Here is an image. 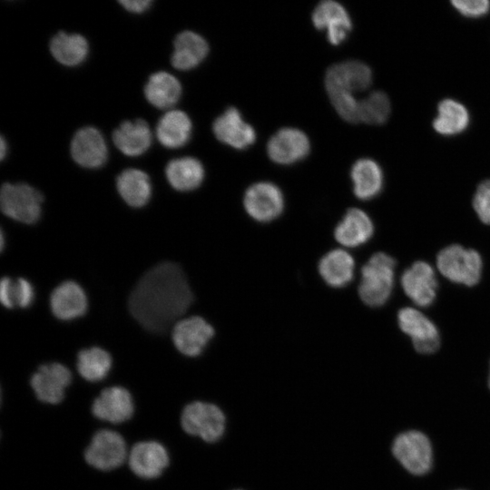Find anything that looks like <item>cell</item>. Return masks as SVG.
Segmentation results:
<instances>
[{
    "instance_id": "obj_35",
    "label": "cell",
    "mask_w": 490,
    "mask_h": 490,
    "mask_svg": "<svg viewBox=\"0 0 490 490\" xmlns=\"http://www.w3.org/2000/svg\"><path fill=\"white\" fill-rule=\"evenodd\" d=\"M328 97L338 113L347 122H359V101L353 93L346 91L329 92Z\"/></svg>"
},
{
    "instance_id": "obj_7",
    "label": "cell",
    "mask_w": 490,
    "mask_h": 490,
    "mask_svg": "<svg viewBox=\"0 0 490 490\" xmlns=\"http://www.w3.org/2000/svg\"><path fill=\"white\" fill-rule=\"evenodd\" d=\"M72 383L71 369L60 362L40 365L28 380L34 398L42 405L52 407L65 400Z\"/></svg>"
},
{
    "instance_id": "obj_30",
    "label": "cell",
    "mask_w": 490,
    "mask_h": 490,
    "mask_svg": "<svg viewBox=\"0 0 490 490\" xmlns=\"http://www.w3.org/2000/svg\"><path fill=\"white\" fill-rule=\"evenodd\" d=\"M49 48L58 63L70 67L81 64L89 52L88 42L83 35L63 31L52 37Z\"/></svg>"
},
{
    "instance_id": "obj_10",
    "label": "cell",
    "mask_w": 490,
    "mask_h": 490,
    "mask_svg": "<svg viewBox=\"0 0 490 490\" xmlns=\"http://www.w3.org/2000/svg\"><path fill=\"white\" fill-rule=\"evenodd\" d=\"M392 452L400 464L414 475H424L432 466L430 441L419 431H407L398 435L393 442Z\"/></svg>"
},
{
    "instance_id": "obj_32",
    "label": "cell",
    "mask_w": 490,
    "mask_h": 490,
    "mask_svg": "<svg viewBox=\"0 0 490 490\" xmlns=\"http://www.w3.org/2000/svg\"><path fill=\"white\" fill-rule=\"evenodd\" d=\"M469 122V113L464 104L453 99H444L438 103L433 127L441 135L452 136L464 132Z\"/></svg>"
},
{
    "instance_id": "obj_14",
    "label": "cell",
    "mask_w": 490,
    "mask_h": 490,
    "mask_svg": "<svg viewBox=\"0 0 490 490\" xmlns=\"http://www.w3.org/2000/svg\"><path fill=\"white\" fill-rule=\"evenodd\" d=\"M401 286L405 294L418 307L430 306L437 290L434 269L426 261L418 260L406 269L401 275Z\"/></svg>"
},
{
    "instance_id": "obj_11",
    "label": "cell",
    "mask_w": 490,
    "mask_h": 490,
    "mask_svg": "<svg viewBox=\"0 0 490 490\" xmlns=\"http://www.w3.org/2000/svg\"><path fill=\"white\" fill-rule=\"evenodd\" d=\"M243 206L251 219L267 223L281 215L284 210V197L274 183L260 181L246 190Z\"/></svg>"
},
{
    "instance_id": "obj_1",
    "label": "cell",
    "mask_w": 490,
    "mask_h": 490,
    "mask_svg": "<svg viewBox=\"0 0 490 490\" xmlns=\"http://www.w3.org/2000/svg\"><path fill=\"white\" fill-rule=\"evenodd\" d=\"M193 299L182 269L164 261L142 275L129 297L128 307L145 329L162 333L188 310Z\"/></svg>"
},
{
    "instance_id": "obj_12",
    "label": "cell",
    "mask_w": 490,
    "mask_h": 490,
    "mask_svg": "<svg viewBox=\"0 0 490 490\" xmlns=\"http://www.w3.org/2000/svg\"><path fill=\"white\" fill-rule=\"evenodd\" d=\"M400 329L412 341L414 348L421 354H432L440 346V335L436 326L420 310L405 307L397 312Z\"/></svg>"
},
{
    "instance_id": "obj_31",
    "label": "cell",
    "mask_w": 490,
    "mask_h": 490,
    "mask_svg": "<svg viewBox=\"0 0 490 490\" xmlns=\"http://www.w3.org/2000/svg\"><path fill=\"white\" fill-rule=\"evenodd\" d=\"M75 366L79 376L84 381L99 383L108 377L113 366V359L105 349L92 347L78 352Z\"/></svg>"
},
{
    "instance_id": "obj_18",
    "label": "cell",
    "mask_w": 490,
    "mask_h": 490,
    "mask_svg": "<svg viewBox=\"0 0 490 490\" xmlns=\"http://www.w3.org/2000/svg\"><path fill=\"white\" fill-rule=\"evenodd\" d=\"M312 21L316 28L328 31V39L334 45L343 42L352 28L347 10L333 0L320 2L312 13Z\"/></svg>"
},
{
    "instance_id": "obj_15",
    "label": "cell",
    "mask_w": 490,
    "mask_h": 490,
    "mask_svg": "<svg viewBox=\"0 0 490 490\" xmlns=\"http://www.w3.org/2000/svg\"><path fill=\"white\" fill-rule=\"evenodd\" d=\"M70 152L78 165L88 169L100 168L108 159L106 142L101 132L93 126L81 128L74 133Z\"/></svg>"
},
{
    "instance_id": "obj_37",
    "label": "cell",
    "mask_w": 490,
    "mask_h": 490,
    "mask_svg": "<svg viewBox=\"0 0 490 490\" xmlns=\"http://www.w3.org/2000/svg\"><path fill=\"white\" fill-rule=\"evenodd\" d=\"M451 4L459 14L470 18L484 16L490 11L488 0H455Z\"/></svg>"
},
{
    "instance_id": "obj_20",
    "label": "cell",
    "mask_w": 490,
    "mask_h": 490,
    "mask_svg": "<svg viewBox=\"0 0 490 490\" xmlns=\"http://www.w3.org/2000/svg\"><path fill=\"white\" fill-rule=\"evenodd\" d=\"M87 297L82 287L74 281H64L51 293L50 309L61 320H72L85 314Z\"/></svg>"
},
{
    "instance_id": "obj_22",
    "label": "cell",
    "mask_w": 490,
    "mask_h": 490,
    "mask_svg": "<svg viewBox=\"0 0 490 490\" xmlns=\"http://www.w3.org/2000/svg\"><path fill=\"white\" fill-rule=\"evenodd\" d=\"M112 137L118 150L130 157L144 153L152 141L150 126L143 119L124 121L113 131Z\"/></svg>"
},
{
    "instance_id": "obj_36",
    "label": "cell",
    "mask_w": 490,
    "mask_h": 490,
    "mask_svg": "<svg viewBox=\"0 0 490 490\" xmlns=\"http://www.w3.org/2000/svg\"><path fill=\"white\" fill-rule=\"evenodd\" d=\"M473 208L479 220L490 225V180L478 185L473 198Z\"/></svg>"
},
{
    "instance_id": "obj_40",
    "label": "cell",
    "mask_w": 490,
    "mask_h": 490,
    "mask_svg": "<svg viewBox=\"0 0 490 490\" xmlns=\"http://www.w3.org/2000/svg\"><path fill=\"white\" fill-rule=\"evenodd\" d=\"M4 248V235H3V231H1V249Z\"/></svg>"
},
{
    "instance_id": "obj_8",
    "label": "cell",
    "mask_w": 490,
    "mask_h": 490,
    "mask_svg": "<svg viewBox=\"0 0 490 490\" xmlns=\"http://www.w3.org/2000/svg\"><path fill=\"white\" fill-rule=\"evenodd\" d=\"M171 461L170 451L162 442L144 439L130 446L126 467L142 481H154L164 475Z\"/></svg>"
},
{
    "instance_id": "obj_5",
    "label": "cell",
    "mask_w": 490,
    "mask_h": 490,
    "mask_svg": "<svg viewBox=\"0 0 490 490\" xmlns=\"http://www.w3.org/2000/svg\"><path fill=\"white\" fill-rule=\"evenodd\" d=\"M136 412L132 391L122 385H111L100 389L91 402L90 413L101 425L121 426L130 422Z\"/></svg>"
},
{
    "instance_id": "obj_41",
    "label": "cell",
    "mask_w": 490,
    "mask_h": 490,
    "mask_svg": "<svg viewBox=\"0 0 490 490\" xmlns=\"http://www.w3.org/2000/svg\"><path fill=\"white\" fill-rule=\"evenodd\" d=\"M488 387L490 388V370H489V377H488Z\"/></svg>"
},
{
    "instance_id": "obj_16",
    "label": "cell",
    "mask_w": 490,
    "mask_h": 490,
    "mask_svg": "<svg viewBox=\"0 0 490 490\" xmlns=\"http://www.w3.org/2000/svg\"><path fill=\"white\" fill-rule=\"evenodd\" d=\"M372 83L370 68L364 63L349 60L331 65L325 77L328 93L346 91L351 93L368 89Z\"/></svg>"
},
{
    "instance_id": "obj_28",
    "label": "cell",
    "mask_w": 490,
    "mask_h": 490,
    "mask_svg": "<svg viewBox=\"0 0 490 490\" xmlns=\"http://www.w3.org/2000/svg\"><path fill=\"white\" fill-rule=\"evenodd\" d=\"M165 175L170 185L179 191L197 189L203 181L204 168L193 157L173 159L165 167Z\"/></svg>"
},
{
    "instance_id": "obj_4",
    "label": "cell",
    "mask_w": 490,
    "mask_h": 490,
    "mask_svg": "<svg viewBox=\"0 0 490 490\" xmlns=\"http://www.w3.org/2000/svg\"><path fill=\"white\" fill-rule=\"evenodd\" d=\"M179 426L187 436L197 437L205 443H215L225 433L226 416L216 404L191 400L181 407Z\"/></svg>"
},
{
    "instance_id": "obj_33",
    "label": "cell",
    "mask_w": 490,
    "mask_h": 490,
    "mask_svg": "<svg viewBox=\"0 0 490 490\" xmlns=\"http://www.w3.org/2000/svg\"><path fill=\"white\" fill-rule=\"evenodd\" d=\"M33 285L24 278L14 280L4 277L0 282V300L6 309L28 308L34 301Z\"/></svg>"
},
{
    "instance_id": "obj_26",
    "label": "cell",
    "mask_w": 490,
    "mask_h": 490,
    "mask_svg": "<svg viewBox=\"0 0 490 490\" xmlns=\"http://www.w3.org/2000/svg\"><path fill=\"white\" fill-rule=\"evenodd\" d=\"M351 180L355 196L361 201H368L379 194L384 184V175L380 166L372 159H359L351 168Z\"/></svg>"
},
{
    "instance_id": "obj_19",
    "label": "cell",
    "mask_w": 490,
    "mask_h": 490,
    "mask_svg": "<svg viewBox=\"0 0 490 490\" xmlns=\"http://www.w3.org/2000/svg\"><path fill=\"white\" fill-rule=\"evenodd\" d=\"M212 130L219 141L236 149H245L256 139L254 129L243 121L234 107L228 108L216 118Z\"/></svg>"
},
{
    "instance_id": "obj_25",
    "label": "cell",
    "mask_w": 490,
    "mask_h": 490,
    "mask_svg": "<svg viewBox=\"0 0 490 490\" xmlns=\"http://www.w3.org/2000/svg\"><path fill=\"white\" fill-rule=\"evenodd\" d=\"M191 128V121L187 113L181 110H170L159 120L156 137L166 148H180L190 140Z\"/></svg>"
},
{
    "instance_id": "obj_24",
    "label": "cell",
    "mask_w": 490,
    "mask_h": 490,
    "mask_svg": "<svg viewBox=\"0 0 490 490\" xmlns=\"http://www.w3.org/2000/svg\"><path fill=\"white\" fill-rule=\"evenodd\" d=\"M172 64L181 71H188L199 65L209 53L206 40L192 31H183L175 37Z\"/></svg>"
},
{
    "instance_id": "obj_34",
    "label": "cell",
    "mask_w": 490,
    "mask_h": 490,
    "mask_svg": "<svg viewBox=\"0 0 490 490\" xmlns=\"http://www.w3.org/2000/svg\"><path fill=\"white\" fill-rule=\"evenodd\" d=\"M391 112L388 96L381 91H374L359 101V122L379 125L387 122Z\"/></svg>"
},
{
    "instance_id": "obj_13",
    "label": "cell",
    "mask_w": 490,
    "mask_h": 490,
    "mask_svg": "<svg viewBox=\"0 0 490 490\" xmlns=\"http://www.w3.org/2000/svg\"><path fill=\"white\" fill-rule=\"evenodd\" d=\"M214 334L213 327L205 318L192 316L176 322L172 338L180 353L195 358L202 353Z\"/></svg>"
},
{
    "instance_id": "obj_9",
    "label": "cell",
    "mask_w": 490,
    "mask_h": 490,
    "mask_svg": "<svg viewBox=\"0 0 490 490\" xmlns=\"http://www.w3.org/2000/svg\"><path fill=\"white\" fill-rule=\"evenodd\" d=\"M43 194L27 183L5 182L0 191L2 212L14 220L33 224L42 212Z\"/></svg>"
},
{
    "instance_id": "obj_17",
    "label": "cell",
    "mask_w": 490,
    "mask_h": 490,
    "mask_svg": "<svg viewBox=\"0 0 490 490\" xmlns=\"http://www.w3.org/2000/svg\"><path fill=\"white\" fill-rule=\"evenodd\" d=\"M310 143L307 135L295 128H282L269 141L270 158L279 164H290L307 156Z\"/></svg>"
},
{
    "instance_id": "obj_21",
    "label": "cell",
    "mask_w": 490,
    "mask_h": 490,
    "mask_svg": "<svg viewBox=\"0 0 490 490\" xmlns=\"http://www.w3.org/2000/svg\"><path fill=\"white\" fill-rule=\"evenodd\" d=\"M374 233L370 217L362 210H348L334 230L335 240L347 248L359 247L368 242Z\"/></svg>"
},
{
    "instance_id": "obj_27",
    "label": "cell",
    "mask_w": 490,
    "mask_h": 490,
    "mask_svg": "<svg viewBox=\"0 0 490 490\" xmlns=\"http://www.w3.org/2000/svg\"><path fill=\"white\" fill-rule=\"evenodd\" d=\"M116 188L122 199L133 208L143 207L152 196L148 174L135 168L125 169L117 176Z\"/></svg>"
},
{
    "instance_id": "obj_23",
    "label": "cell",
    "mask_w": 490,
    "mask_h": 490,
    "mask_svg": "<svg viewBox=\"0 0 490 490\" xmlns=\"http://www.w3.org/2000/svg\"><path fill=\"white\" fill-rule=\"evenodd\" d=\"M318 270L327 285L340 289L352 281L355 274V260L345 250H331L319 260Z\"/></svg>"
},
{
    "instance_id": "obj_2",
    "label": "cell",
    "mask_w": 490,
    "mask_h": 490,
    "mask_svg": "<svg viewBox=\"0 0 490 490\" xmlns=\"http://www.w3.org/2000/svg\"><path fill=\"white\" fill-rule=\"evenodd\" d=\"M130 446L124 436L108 426L98 427L83 451L84 463L101 473H110L126 466Z\"/></svg>"
},
{
    "instance_id": "obj_6",
    "label": "cell",
    "mask_w": 490,
    "mask_h": 490,
    "mask_svg": "<svg viewBox=\"0 0 490 490\" xmlns=\"http://www.w3.org/2000/svg\"><path fill=\"white\" fill-rule=\"evenodd\" d=\"M436 267L448 280L472 287L481 279L483 260L476 250L452 244L438 252Z\"/></svg>"
},
{
    "instance_id": "obj_38",
    "label": "cell",
    "mask_w": 490,
    "mask_h": 490,
    "mask_svg": "<svg viewBox=\"0 0 490 490\" xmlns=\"http://www.w3.org/2000/svg\"><path fill=\"white\" fill-rule=\"evenodd\" d=\"M152 0H120L119 4L128 12L142 14L152 5Z\"/></svg>"
},
{
    "instance_id": "obj_39",
    "label": "cell",
    "mask_w": 490,
    "mask_h": 490,
    "mask_svg": "<svg viewBox=\"0 0 490 490\" xmlns=\"http://www.w3.org/2000/svg\"><path fill=\"white\" fill-rule=\"evenodd\" d=\"M7 152V143L4 136L0 139V158L3 161Z\"/></svg>"
},
{
    "instance_id": "obj_3",
    "label": "cell",
    "mask_w": 490,
    "mask_h": 490,
    "mask_svg": "<svg viewBox=\"0 0 490 490\" xmlns=\"http://www.w3.org/2000/svg\"><path fill=\"white\" fill-rule=\"evenodd\" d=\"M396 260L385 252L374 253L361 269L358 288L366 305L377 308L390 298L395 282Z\"/></svg>"
},
{
    "instance_id": "obj_29",
    "label": "cell",
    "mask_w": 490,
    "mask_h": 490,
    "mask_svg": "<svg viewBox=\"0 0 490 490\" xmlns=\"http://www.w3.org/2000/svg\"><path fill=\"white\" fill-rule=\"evenodd\" d=\"M181 85L179 80L167 72H156L149 77L144 86L146 100L158 109L172 107L180 99Z\"/></svg>"
}]
</instances>
